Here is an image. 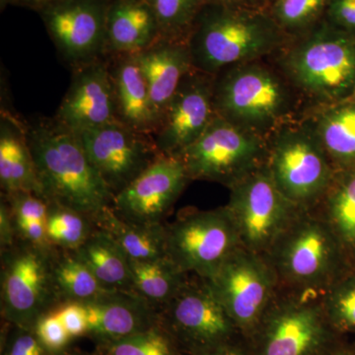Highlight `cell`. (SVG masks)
Masks as SVG:
<instances>
[{
    "instance_id": "6da1fadb",
    "label": "cell",
    "mask_w": 355,
    "mask_h": 355,
    "mask_svg": "<svg viewBox=\"0 0 355 355\" xmlns=\"http://www.w3.org/2000/svg\"><path fill=\"white\" fill-rule=\"evenodd\" d=\"M42 198L93 219L113 202V195L91 164L76 132L53 118L24 121Z\"/></svg>"
},
{
    "instance_id": "7a4b0ae2",
    "label": "cell",
    "mask_w": 355,
    "mask_h": 355,
    "mask_svg": "<svg viewBox=\"0 0 355 355\" xmlns=\"http://www.w3.org/2000/svg\"><path fill=\"white\" fill-rule=\"evenodd\" d=\"M284 32L259 9L205 4L189 33L193 69L216 76L279 50Z\"/></svg>"
},
{
    "instance_id": "3957f363",
    "label": "cell",
    "mask_w": 355,
    "mask_h": 355,
    "mask_svg": "<svg viewBox=\"0 0 355 355\" xmlns=\"http://www.w3.org/2000/svg\"><path fill=\"white\" fill-rule=\"evenodd\" d=\"M347 256L318 207L299 210L266 254L279 289L320 294L345 272Z\"/></svg>"
},
{
    "instance_id": "277c9868",
    "label": "cell",
    "mask_w": 355,
    "mask_h": 355,
    "mask_svg": "<svg viewBox=\"0 0 355 355\" xmlns=\"http://www.w3.org/2000/svg\"><path fill=\"white\" fill-rule=\"evenodd\" d=\"M279 65L291 86L321 107L347 101L355 92V36L319 26L288 46Z\"/></svg>"
},
{
    "instance_id": "5b68a950",
    "label": "cell",
    "mask_w": 355,
    "mask_h": 355,
    "mask_svg": "<svg viewBox=\"0 0 355 355\" xmlns=\"http://www.w3.org/2000/svg\"><path fill=\"white\" fill-rule=\"evenodd\" d=\"M291 86L261 60L235 65L214 76V111L233 125L268 139L292 113Z\"/></svg>"
},
{
    "instance_id": "8992f818",
    "label": "cell",
    "mask_w": 355,
    "mask_h": 355,
    "mask_svg": "<svg viewBox=\"0 0 355 355\" xmlns=\"http://www.w3.org/2000/svg\"><path fill=\"white\" fill-rule=\"evenodd\" d=\"M336 336L322 294L279 288L246 340L252 355H328Z\"/></svg>"
},
{
    "instance_id": "52a82bcc",
    "label": "cell",
    "mask_w": 355,
    "mask_h": 355,
    "mask_svg": "<svg viewBox=\"0 0 355 355\" xmlns=\"http://www.w3.org/2000/svg\"><path fill=\"white\" fill-rule=\"evenodd\" d=\"M266 168L284 197L302 209L321 202L336 173L308 123H287L268 137Z\"/></svg>"
},
{
    "instance_id": "ba28073f",
    "label": "cell",
    "mask_w": 355,
    "mask_h": 355,
    "mask_svg": "<svg viewBox=\"0 0 355 355\" xmlns=\"http://www.w3.org/2000/svg\"><path fill=\"white\" fill-rule=\"evenodd\" d=\"M268 139L216 116L205 132L179 159L193 180L230 188L266 165Z\"/></svg>"
},
{
    "instance_id": "9c48e42d",
    "label": "cell",
    "mask_w": 355,
    "mask_h": 355,
    "mask_svg": "<svg viewBox=\"0 0 355 355\" xmlns=\"http://www.w3.org/2000/svg\"><path fill=\"white\" fill-rule=\"evenodd\" d=\"M240 245L225 207L187 211L166 225L167 257L183 272L209 279Z\"/></svg>"
},
{
    "instance_id": "30bf717a",
    "label": "cell",
    "mask_w": 355,
    "mask_h": 355,
    "mask_svg": "<svg viewBox=\"0 0 355 355\" xmlns=\"http://www.w3.org/2000/svg\"><path fill=\"white\" fill-rule=\"evenodd\" d=\"M205 282L245 338L260 323L279 291L277 275L265 254L241 246Z\"/></svg>"
},
{
    "instance_id": "8fae6325",
    "label": "cell",
    "mask_w": 355,
    "mask_h": 355,
    "mask_svg": "<svg viewBox=\"0 0 355 355\" xmlns=\"http://www.w3.org/2000/svg\"><path fill=\"white\" fill-rule=\"evenodd\" d=\"M225 205L234 223L240 245L254 253L266 254L291 223L299 209L284 197L266 165L229 188Z\"/></svg>"
},
{
    "instance_id": "7c38bea8",
    "label": "cell",
    "mask_w": 355,
    "mask_h": 355,
    "mask_svg": "<svg viewBox=\"0 0 355 355\" xmlns=\"http://www.w3.org/2000/svg\"><path fill=\"white\" fill-rule=\"evenodd\" d=\"M55 250L46 252L18 240L2 252L1 311L9 323L34 329L40 318L58 302L51 277Z\"/></svg>"
},
{
    "instance_id": "4fadbf2b",
    "label": "cell",
    "mask_w": 355,
    "mask_h": 355,
    "mask_svg": "<svg viewBox=\"0 0 355 355\" xmlns=\"http://www.w3.org/2000/svg\"><path fill=\"white\" fill-rule=\"evenodd\" d=\"M157 323L193 352L242 335L200 277L189 279L169 302L157 309Z\"/></svg>"
},
{
    "instance_id": "5bb4252c",
    "label": "cell",
    "mask_w": 355,
    "mask_h": 355,
    "mask_svg": "<svg viewBox=\"0 0 355 355\" xmlns=\"http://www.w3.org/2000/svg\"><path fill=\"white\" fill-rule=\"evenodd\" d=\"M76 133L91 164L113 197L162 155L153 137L121 121Z\"/></svg>"
},
{
    "instance_id": "9a60e30c",
    "label": "cell",
    "mask_w": 355,
    "mask_h": 355,
    "mask_svg": "<svg viewBox=\"0 0 355 355\" xmlns=\"http://www.w3.org/2000/svg\"><path fill=\"white\" fill-rule=\"evenodd\" d=\"M109 0H57L40 8L62 60L71 70L106 58Z\"/></svg>"
},
{
    "instance_id": "2e32d148",
    "label": "cell",
    "mask_w": 355,
    "mask_h": 355,
    "mask_svg": "<svg viewBox=\"0 0 355 355\" xmlns=\"http://www.w3.org/2000/svg\"><path fill=\"white\" fill-rule=\"evenodd\" d=\"M214 76L193 69L182 79L153 135L163 155L179 157L205 132L216 114Z\"/></svg>"
},
{
    "instance_id": "e0dca14e",
    "label": "cell",
    "mask_w": 355,
    "mask_h": 355,
    "mask_svg": "<svg viewBox=\"0 0 355 355\" xmlns=\"http://www.w3.org/2000/svg\"><path fill=\"white\" fill-rule=\"evenodd\" d=\"M190 181L181 159L162 154L114 196L112 207L125 220L162 223Z\"/></svg>"
},
{
    "instance_id": "ac0fdd59",
    "label": "cell",
    "mask_w": 355,
    "mask_h": 355,
    "mask_svg": "<svg viewBox=\"0 0 355 355\" xmlns=\"http://www.w3.org/2000/svg\"><path fill=\"white\" fill-rule=\"evenodd\" d=\"M55 119L73 132L119 121L106 58L72 70Z\"/></svg>"
},
{
    "instance_id": "d6986e66",
    "label": "cell",
    "mask_w": 355,
    "mask_h": 355,
    "mask_svg": "<svg viewBox=\"0 0 355 355\" xmlns=\"http://www.w3.org/2000/svg\"><path fill=\"white\" fill-rule=\"evenodd\" d=\"M87 314V334L103 343L114 342L157 326V310L130 292H109L83 303Z\"/></svg>"
},
{
    "instance_id": "ffe728a7",
    "label": "cell",
    "mask_w": 355,
    "mask_h": 355,
    "mask_svg": "<svg viewBox=\"0 0 355 355\" xmlns=\"http://www.w3.org/2000/svg\"><path fill=\"white\" fill-rule=\"evenodd\" d=\"M135 55L148 86L159 123L182 79L193 69L188 41L159 38Z\"/></svg>"
},
{
    "instance_id": "44dd1931",
    "label": "cell",
    "mask_w": 355,
    "mask_h": 355,
    "mask_svg": "<svg viewBox=\"0 0 355 355\" xmlns=\"http://www.w3.org/2000/svg\"><path fill=\"white\" fill-rule=\"evenodd\" d=\"M106 58L119 121L153 137L158 125L157 116L135 55H114Z\"/></svg>"
},
{
    "instance_id": "7402d4cb",
    "label": "cell",
    "mask_w": 355,
    "mask_h": 355,
    "mask_svg": "<svg viewBox=\"0 0 355 355\" xmlns=\"http://www.w3.org/2000/svg\"><path fill=\"white\" fill-rule=\"evenodd\" d=\"M160 38L148 0H112L106 20V57L135 55Z\"/></svg>"
},
{
    "instance_id": "603a6c76",
    "label": "cell",
    "mask_w": 355,
    "mask_h": 355,
    "mask_svg": "<svg viewBox=\"0 0 355 355\" xmlns=\"http://www.w3.org/2000/svg\"><path fill=\"white\" fill-rule=\"evenodd\" d=\"M0 184L4 195L30 191L41 196L25 121L6 110L0 119Z\"/></svg>"
},
{
    "instance_id": "cb8c5ba5",
    "label": "cell",
    "mask_w": 355,
    "mask_h": 355,
    "mask_svg": "<svg viewBox=\"0 0 355 355\" xmlns=\"http://www.w3.org/2000/svg\"><path fill=\"white\" fill-rule=\"evenodd\" d=\"M96 227L111 236L130 261H148L167 257L166 225L125 220L108 207L95 219Z\"/></svg>"
},
{
    "instance_id": "d4e9b609",
    "label": "cell",
    "mask_w": 355,
    "mask_h": 355,
    "mask_svg": "<svg viewBox=\"0 0 355 355\" xmlns=\"http://www.w3.org/2000/svg\"><path fill=\"white\" fill-rule=\"evenodd\" d=\"M310 123L336 171L355 164V100L322 107Z\"/></svg>"
},
{
    "instance_id": "484cf974",
    "label": "cell",
    "mask_w": 355,
    "mask_h": 355,
    "mask_svg": "<svg viewBox=\"0 0 355 355\" xmlns=\"http://www.w3.org/2000/svg\"><path fill=\"white\" fill-rule=\"evenodd\" d=\"M74 252L105 288L135 293L130 260L105 231L96 228L83 246Z\"/></svg>"
},
{
    "instance_id": "4316f807",
    "label": "cell",
    "mask_w": 355,
    "mask_h": 355,
    "mask_svg": "<svg viewBox=\"0 0 355 355\" xmlns=\"http://www.w3.org/2000/svg\"><path fill=\"white\" fill-rule=\"evenodd\" d=\"M317 207L347 254L355 256V164L336 171Z\"/></svg>"
},
{
    "instance_id": "83f0119b",
    "label": "cell",
    "mask_w": 355,
    "mask_h": 355,
    "mask_svg": "<svg viewBox=\"0 0 355 355\" xmlns=\"http://www.w3.org/2000/svg\"><path fill=\"white\" fill-rule=\"evenodd\" d=\"M51 277L58 303H85L113 292L105 288L74 251L55 250Z\"/></svg>"
},
{
    "instance_id": "f1b7e54d",
    "label": "cell",
    "mask_w": 355,
    "mask_h": 355,
    "mask_svg": "<svg viewBox=\"0 0 355 355\" xmlns=\"http://www.w3.org/2000/svg\"><path fill=\"white\" fill-rule=\"evenodd\" d=\"M133 292L156 308L162 307L188 282L183 272L168 257L155 261H130Z\"/></svg>"
},
{
    "instance_id": "f546056e",
    "label": "cell",
    "mask_w": 355,
    "mask_h": 355,
    "mask_svg": "<svg viewBox=\"0 0 355 355\" xmlns=\"http://www.w3.org/2000/svg\"><path fill=\"white\" fill-rule=\"evenodd\" d=\"M10 207L19 241L28 243L46 252H53V247L46 232L49 203L41 196L30 191L4 195Z\"/></svg>"
},
{
    "instance_id": "4dcf8cb0",
    "label": "cell",
    "mask_w": 355,
    "mask_h": 355,
    "mask_svg": "<svg viewBox=\"0 0 355 355\" xmlns=\"http://www.w3.org/2000/svg\"><path fill=\"white\" fill-rule=\"evenodd\" d=\"M92 218L60 205L49 203L46 232L53 247L76 251L96 230Z\"/></svg>"
},
{
    "instance_id": "1f68e13d",
    "label": "cell",
    "mask_w": 355,
    "mask_h": 355,
    "mask_svg": "<svg viewBox=\"0 0 355 355\" xmlns=\"http://www.w3.org/2000/svg\"><path fill=\"white\" fill-rule=\"evenodd\" d=\"M157 20L160 38L187 39L205 0H148Z\"/></svg>"
},
{
    "instance_id": "d6a6232c",
    "label": "cell",
    "mask_w": 355,
    "mask_h": 355,
    "mask_svg": "<svg viewBox=\"0 0 355 355\" xmlns=\"http://www.w3.org/2000/svg\"><path fill=\"white\" fill-rule=\"evenodd\" d=\"M322 301L336 333L355 331V273H343L322 294Z\"/></svg>"
},
{
    "instance_id": "836d02e7",
    "label": "cell",
    "mask_w": 355,
    "mask_h": 355,
    "mask_svg": "<svg viewBox=\"0 0 355 355\" xmlns=\"http://www.w3.org/2000/svg\"><path fill=\"white\" fill-rule=\"evenodd\" d=\"M331 0H277L270 15L284 32H303L327 12Z\"/></svg>"
},
{
    "instance_id": "e575fe53",
    "label": "cell",
    "mask_w": 355,
    "mask_h": 355,
    "mask_svg": "<svg viewBox=\"0 0 355 355\" xmlns=\"http://www.w3.org/2000/svg\"><path fill=\"white\" fill-rule=\"evenodd\" d=\"M104 345L105 355H173L169 338L159 324Z\"/></svg>"
},
{
    "instance_id": "d590c367",
    "label": "cell",
    "mask_w": 355,
    "mask_h": 355,
    "mask_svg": "<svg viewBox=\"0 0 355 355\" xmlns=\"http://www.w3.org/2000/svg\"><path fill=\"white\" fill-rule=\"evenodd\" d=\"M34 330L51 354L62 352L71 338L53 310L40 318Z\"/></svg>"
},
{
    "instance_id": "8d00e7d4",
    "label": "cell",
    "mask_w": 355,
    "mask_h": 355,
    "mask_svg": "<svg viewBox=\"0 0 355 355\" xmlns=\"http://www.w3.org/2000/svg\"><path fill=\"white\" fill-rule=\"evenodd\" d=\"M34 329L16 327L6 343L3 355H50Z\"/></svg>"
},
{
    "instance_id": "74e56055",
    "label": "cell",
    "mask_w": 355,
    "mask_h": 355,
    "mask_svg": "<svg viewBox=\"0 0 355 355\" xmlns=\"http://www.w3.org/2000/svg\"><path fill=\"white\" fill-rule=\"evenodd\" d=\"M71 338L87 334V314L83 303L65 302L53 310Z\"/></svg>"
},
{
    "instance_id": "f35d334b",
    "label": "cell",
    "mask_w": 355,
    "mask_h": 355,
    "mask_svg": "<svg viewBox=\"0 0 355 355\" xmlns=\"http://www.w3.org/2000/svg\"><path fill=\"white\" fill-rule=\"evenodd\" d=\"M326 13L331 25L355 36V0H331Z\"/></svg>"
},
{
    "instance_id": "ab89813d",
    "label": "cell",
    "mask_w": 355,
    "mask_h": 355,
    "mask_svg": "<svg viewBox=\"0 0 355 355\" xmlns=\"http://www.w3.org/2000/svg\"><path fill=\"white\" fill-rule=\"evenodd\" d=\"M18 241L8 202L4 198L0 205V245L2 252L11 249Z\"/></svg>"
},
{
    "instance_id": "60d3db41",
    "label": "cell",
    "mask_w": 355,
    "mask_h": 355,
    "mask_svg": "<svg viewBox=\"0 0 355 355\" xmlns=\"http://www.w3.org/2000/svg\"><path fill=\"white\" fill-rule=\"evenodd\" d=\"M237 338L229 340L227 342L217 343L211 347L197 350L193 355H252L246 338H243L241 343Z\"/></svg>"
},
{
    "instance_id": "b9f144b4",
    "label": "cell",
    "mask_w": 355,
    "mask_h": 355,
    "mask_svg": "<svg viewBox=\"0 0 355 355\" xmlns=\"http://www.w3.org/2000/svg\"><path fill=\"white\" fill-rule=\"evenodd\" d=\"M261 0H205V4H216V6L241 7V8L258 9L257 6Z\"/></svg>"
},
{
    "instance_id": "7bdbcfd3",
    "label": "cell",
    "mask_w": 355,
    "mask_h": 355,
    "mask_svg": "<svg viewBox=\"0 0 355 355\" xmlns=\"http://www.w3.org/2000/svg\"><path fill=\"white\" fill-rule=\"evenodd\" d=\"M23 6L34 7V8L40 9L42 7L51 3V2L57 1V0H16Z\"/></svg>"
},
{
    "instance_id": "ee69618b",
    "label": "cell",
    "mask_w": 355,
    "mask_h": 355,
    "mask_svg": "<svg viewBox=\"0 0 355 355\" xmlns=\"http://www.w3.org/2000/svg\"><path fill=\"white\" fill-rule=\"evenodd\" d=\"M328 355H354V354H350V352H347V350L336 349H334L333 352H330V354H329Z\"/></svg>"
},
{
    "instance_id": "f6af8a7d",
    "label": "cell",
    "mask_w": 355,
    "mask_h": 355,
    "mask_svg": "<svg viewBox=\"0 0 355 355\" xmlns=\"http://www.w3.org/2000/svg\"><path fill=\"white\" fill-rule=\"evenodd\" d=\"M350 99H354V100H355V92H354V96H352V98H350Z\"/></svg>"
}]
</instances>
